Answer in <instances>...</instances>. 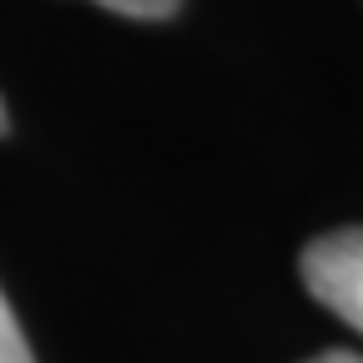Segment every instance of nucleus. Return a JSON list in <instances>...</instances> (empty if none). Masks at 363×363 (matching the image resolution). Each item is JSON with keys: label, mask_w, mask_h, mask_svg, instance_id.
Wrapping results in <instances>:
<instances>
[{"label": "nucleus", "mask_w": 363, "mask_h": 363, "mask_svg": "<svg viewBox=\"0 0 363 363\" xmlns=\"http://www.w3.org/2000/svg\"><path fill=\"white\" fill-rule=\"evenodd\" d=\"M308 293L363 333V227H338L303 247Z\"/></svg>", "instance_id": "obj_1"}, {"label": "nucleus", "mask_w": 363, "mask_h": 363, "mask_svg": "<svg viewBox=\"0 0 363 363\" xmlns=\"http://www.w3.org/2000/svg\"><path fill=\"white\" fill-rule=\"evenodd\" d=\"M0 363H35L30 358V343H26L21 323H16V313L6 303V293H0Z\"/></svg>", "instance_id": "obj_2"}, {"label": "nucleus", "mask_w": 363, "mask_h": 363, "mask_svg": "<svg viewBox=\"0 0 363 363\" xmlns=\"http://www.w3.org/2000/svg\"><path fill=\"white\" fill-rule=\"evenodd\" d=\"M96 6L116 11V16H131V21H167L182 11V0H96Z\"/></svg>", "instance_id": "obj_3"}, {"label": "nucleus", "mask_w": 363, "mask_h": 363, "mask_svg": "<svg viewBox=\"0 0 363 363\" xmlns=\"http://www.w3.org/2000/svg\"><path fill=\"white\" fill-rule=\"evenodd\" d=\"M308 363H363L358 353H343V348H328V353H318V358H308Z\"/></svg>", "instance_id": "obj_4"}, {"label": "nucleus", "mask_w": 363, "mask_h": 363, "mask_svg": "<svg viewBox=\"0 0 363 363\" xmlns=\"http://www.w3.org/2000/svg\"><path fill=\"white\" fill-rule=\"evenodd\" d=\"M11 126V111H6V101H0V131H6Z\"/></svg>", "instance_id": "obj_5"}]
</instances>
